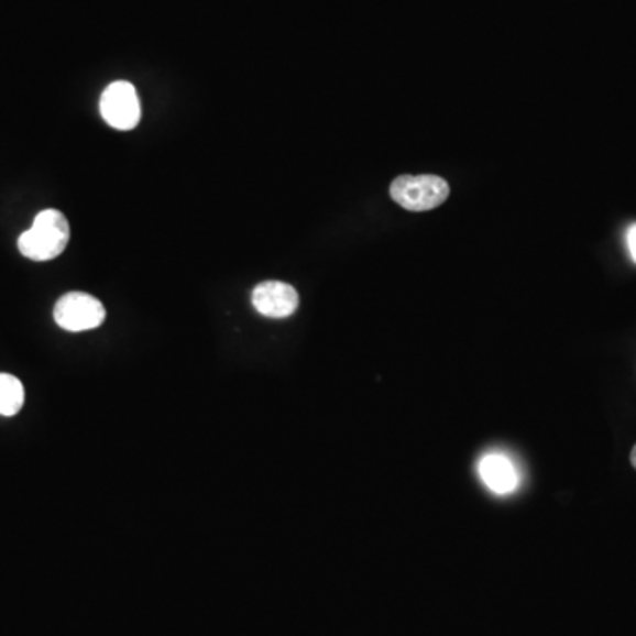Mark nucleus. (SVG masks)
<instances>
[{
    "label": "nucleus",
    "instance_id": "nucleus-4",
    "mask_svg": "<svg viewBox=\"0 0 636 636\" xmlns=\"http://www.w3.org/2000/svg\"><path fill=\"white\" fill-rule=\"evenodd\" d=\"M107 311L101 300L86 292H69L57 300L54 318L64 331L81 332L96 329L103 324Z\"/></svg>",
    "mask_w": 636,
    "mask_h": 636
},
{
    "label": "nucleus",
    "instance_id": "nucleus-8",
    "mask_svg": "<svg viewBox=\"0 0 636 636\" xmlns=\"http://www.w3.org/2000/svg\"><path fill=\"white\" fill-rule=\"evenodd\" d=\"M627 248H629V255L636 264V223L627 229L626 233Z\"/></svg>",
    "mask_w": 636,
    "mask_h": 636
},
{
    "label": "nucleus",
    "instance_id": "nucleus-6",
    "mask_svg": "<svg viewBox=\"0 0 636 636\" xmlns=\"http://www.w3.org/2000/svg\"><path fill=\"white\" fill-rule=\"evenodd\" d=\"M481 480L489 486L492 492L498 495L515 492L518 486V474L506 457L502 454H489L480 463Z\"/></svg>",
    "mask_w": 636,
    "mask_h": 636
},
{
    "label": "nucleus",
    "instance_id": "nucleus-7",
    "mask_svg": "<svg viewBox=\"0 0 636 636\" xmlns=\"http://www.w3.org/2000/svg\"><path fill=\"white\" fill-rule=\"evenodd\" d=\"M25 390L22 382L10 373H0V416L11 417L22 410Z\"/></svg>",
    "mask_w": 636,
    "mask_h": 636
},
{
    "label": "nucleus",
    "instance_id": "nucleus-5",
    "mask_svg": "<svg viewBox=\"0 0 636 636\" xmlns=\"http://www.w3.org/2000/svg\"><path fill=\"white\" fill-rule=\"evenodd\" d=\"M251 303L259 314L270 318H287L299 306L296 288L283 282H264L256 285Z\"/></svg>",
    "mask_w": 636,
    "mask_h": 636
},
{
    "label": "nucleus",
    "instance_id": "nucleus-1",
    "mask_svg": "<svg viewBox=\"0 0 636 636\" xmlns=\"http://www.w3.org/2000/svg\"><path fill=\"white\" fill-rule=\"evenodd\" d=\"M72 238L68 220L57 209H45L32 221V227L20 235L19 250L34 262L57 259Z\"/></svg>",
    "mask_w": 636,
    "mask_h": 636
},
{
    "label": "nucleus",
    "instance_id": "nucleus-9",
    "mask_svg": "<svg viewBox=\"0 0 636 636\" xmlns=\"http://www.w3.org/2000/svg\"><path fill=\"white\" fill-rule=\"evenodd\" d=\"M632 463H633V467H635V469H636V446H635V448H633V451H632Z\"/></svg>",
    "mask_w": 636,
    "mask_h": 636
},
{
    "label": "nucleus",
    "instance_id": "nucleus-2",
    "mask_svg": "<svg viewBox=\"0 0 636 636\" xmlns=\"http://www.w3.org/2000/svg\"><path fill=\"white\" fill-rule=\"evenodd\" d=\"M391 198L407 211H431L449 197V184L437 175H402L391 183Z\"/></svg>",
    "mask_w": 636,
    "mask_h": 636
},
{
    "label": "nucleus",
    "instance_id": "nucleus-3",
    "mask_svg": "<svg viewBox=\"0 0 636 636\" xmlns=\"http://www.w3.org/2000/svg\"><path fill=\"white\" fill-rule=\"evenodd\" d=\"M99 112L113 130H135L142 119L139 92L130 81H113L99 99Z\"/></svg>",
    "mask_w": 636,
    "mask_h": 636
}]
</instances>
